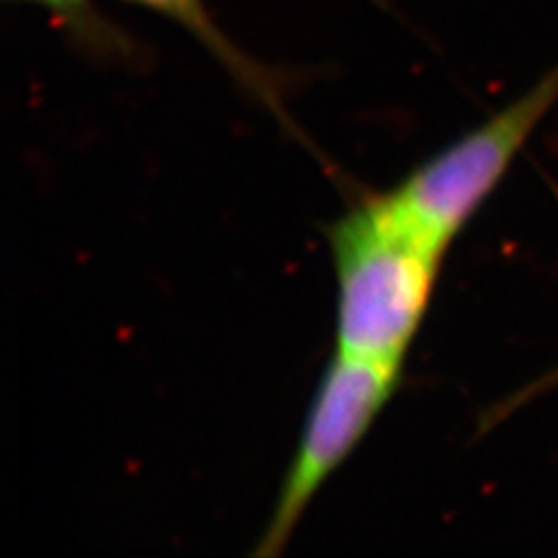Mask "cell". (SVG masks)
<instances>
[{
	"instance_id": "4",
	"label": "cell",
	"mask_w": 558,
	"mask_h": 558,
	"mask_svg": "<svg viewBox=\"0 0 558 558\" xmlns=\"http://www.w3.org/2000/svg\"><path fill=\"white\" fill-rule=\"evenodd\" d=\"M131 4L154 11L161 17L180 25L189 36H193L201 46L220 62L221 66L242 85L253 98L271 108L279 119L288 120L281 98L283 80H279L269 66L260 64L232 40L221 27L216 13L207 7V0H126Z\"/></svg>"
},
{
	"instance_id": "2",
	"label": "cell",
	"mask_w": 558,
	"mask_h": 558,
	"mask_svg": "<svg viewBox=\"0 0 558 558\" xmlns=\"http://www.w3.org/2000/svg\"><path fill=\"white\" fill-rule=\"evenodd\" d=\"M557 104L558 62L518 100L387 191L391 205L422 239L445 253Z\"/></svg>"
},
{
	"instance_id": "1",
	"label": "cell",
	"mask_w": 558,
	"mask_h": 558,
	"mask_svg": "<svg viewBox=\"0 0 558 558\" xmlns=\"http://www.w3.org/2000/svg\"><path fill=\"white\" fill-rule=\"evenodd\" d=\"M336 274V352L403 366L445 253L387 193L362 195L327 230Z\"/></svg>"
},
{
	"instance_id": "5",
	"label": "cell",
	"mask_w": 558,
	"mask_h": 558,
	"mask_svg": "<svg viewBox=\"0 0 558 558\" xmlns=\"http://www.w3.org/2000/svg\"><path fill=\"white\" fill-rule=\"evenodd\" d=\"M40 7L50 13L52 21L60 25L75 40L85 44L87 48L108 54V52H124L126 46H120L119 34L110 27L98 9V0H11Z\"/></svg>"
},
{
	"instance_id": "3",
	"label": "cell",
	"mask_w": 558,
	"mask_h": 558,
	"mask_svg": "<svg viewBox=\"0 0 558 558\" xmlns=\"http://www.w3.org/2000/svg\"><path fill=\"white\" fill-rule=\"evenodd\" d=\"M401 366L333 352L306 412L271 515L253 550L279 557L325 482L345 463L393 398Z\"/></svg>"
}]
</instances>
